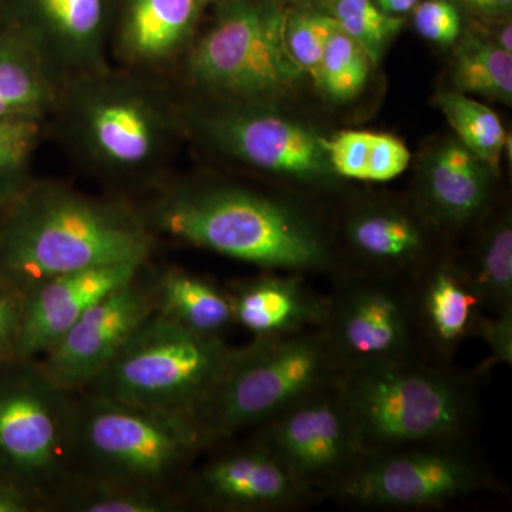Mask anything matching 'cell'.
I'll return each instance as SVG.
<instances>
[{"instance_id": "6da1fadb", "label": "cell", "mask_w": 512, "mask_h": 512, "mask_svg": "<svg viewBox=\"0 0 512 512\" xmlns=\"http://www.w3.org/2000/svg\"><path fill=\"white\" fill-rule=\"evenodd\" d=\"M443 360L389 363L340 373L365 454L471 444L481 417L480 377Z\"/></svg>"}, {"instance_id": "7a4b0ae2", "label": "cell", "mask_w": 512, "mask_h": 512, "mask_svg": "<svg viewBox=\"0 0 512 512\" xmlns=\"http://www.w3.org/2000/svg\"><path fill=\"white\" fill-rule=\"evenodd\" d=\"M168 234L195 247L291 274L338 268L318 221L291 202L239 188H207L173 198L158 211Z\"/></svg>"}, {"instance_id": "3957f363", "label": "cell", "mask_w": 512, "mask_h": 512, "mask_svg": "<svg viewBox=\"0 0 512 512\" xmlns=\"http://www.w3.org/2000/svg\"><path fill=\"white\" fill-rule=\"evenodd\" d=\"M151 237L120 208L63 192L26 198L0 232V282L25 292L93 266L146 261Z\"/></svg>"}, {"instance_id": "277c9868", "label": "cell", "mask_w": 512, "mask_h": 512, "mask_svg": "<svg viewBox=\"0 0 512 512\" xmlns=\"http://www.w3.org/2000/svg\"><path fill=\"white\" fill-rule=\"evenodd\" d=\"M207 448L190 416L93 393L74 400L77 473L174 493Z\"/></svg>"}, {"instance_id": "5b68a950", "label": "cell", "mask_w": 512, "mask_h": 512, "mask_svg": "<svg viewBox=\"0 0 512 512\" xmlns=\"http://www.w3.org/2000/svg\"><path fill=\"white\" fill-rule=\"evenodd\" d=\"M342 373L325 329L255 338L232 349L194 420L208 448L254 430Z\"/></svg>"}, {"instance_id": "8992f818", "label": "cell", "mask_w": 512, "mask_h": 512, "mask_svg": "<svg viewBox=\"0 0 512 512\" xmlns=\"http://www.w3.org/2000/svg\"><path fill=\"white\" fill-rule=\"evenodd\" d=\"M232 349L154 313L83 392L194 419Z\"/></svg>"}, {"instance_id": "52a82bcc", "label": "cell", "mask_w": 512, "mask_h": 512, "mask_svg": "<svg viewBox=\"0 0 512 512\" xmlns=\"http://www.w3.org/2000/svg\"><path fill=\"white\" fill-rule=\"evenodd\" d=\"M74 457V400L36 360L0 366V476L52 507L70 477Z\"/></svg>"}, {"instance_id": "ba28073f", "label": "cell", "mask_w": 512, "mask_h": 512, "mask_svg": "<svg viewBox=\"0 0 512 512\" xmlns=\"http://www.w3.org/2000/svg\"><path fill=\"white\" fill-rule=\"evenodd\" d=\"M498 488L471 444H440L367 454L326 498L357 508L429 510Z\"/></svg>"}, {"instance_id": "9c48e42d", "label": "cell", "mask_w": 512, "mask_h": 512, "mask_svg": "<svg viewBox=\"0 0 512 512\" xmlns=\"http://www.w3.org/2000/svg\"><path fill=\"white\" fill-rule=\"evenodd\" d=\"M285 16L278 0H235L192 53V73L234 96H288L306 73L286 46Z\"/></svg>"}, {"instance_id": "30bf717a", "label": "cell", "mask_w": 512, "mask_h": 512, "mask_svg": "<svg viewBox=\"0 0 512 512\" xmlns=\"http://www.w3.org/2000/svg\"><path fill=\"white\" fill-rule=\"evenodd\" d=\"M338 279L328 295L323 329L342 372L434 359L421 330L413 282L365 271Z\"/></svg>"}, {"instance_id": "8fae6325", "label": "cell", "mask_w": 512, "mask_h": 512, "mask_svg": "<svg viewBox=\"0 0 512 512\" xmlns=\"http://www.w3.org/2000/svg\"><path fill=\"white\" fill-rule=\"evenodd\" d=\"M254 439L316 497L349 476L366 454L357 439L339 377L256 427Z\"/></svg>"}, {"instance_id": "7c38bea8", "label": "cell", "mask_w": 512, "mask_h": 512, "mask_svg": "<svg viewBox=\"0 0 512 512\" xmlns=\"http://www.w3.org/2000/svg\"><path fill=\"white\" fill-rule=\"evenodd\" d=\"M140 274L94 303L36 360L64 392L86 389L156 313L154 282L140 281Z\"/></svg>"}, {"instance_id": "4fadbf2b", "label": "cell", "mask_w": 512, "mask_h": 512, "mask_svg": "<svg viewBox=\"0 0 512 512\" xmlns=\"http://www.w3.org/2000/svg\"><path fill=\"white\" fill-rule=\"evenodd\" d=\"M188 473L187 497L208 510L291 511L318 500L254 437Z\"/></svg>"}, {"instance_id": "5bb4252c", "label": "cell", "mask_w": 512, "mask_h": 512, "mask_svg": "<svg viewBox=\"0 0 512 512\" xmlns=\"http://www.w3.org/2000/svg\"><path fill=\"white\" fill-rule=\"evenodd\" d=\"M212 133L232 154L259 170L313 185L333 177L323 137L282 114L234 111L215 121Z\"/></svg>"}, {"instance_id": "9a60e30c", "label": "cell", "mask_w": 512, "mask_h": 512, "mask_svg": "<svg viewBox=\"0 0 512 512\" xmlns=\"http://www.w3.org/2000/svg\"><path fill=\"white\" fill-rule=\"evenodd\" d=\"M144 262L66 272L26 289L16 359L37 360L45 355L94 303L136 278Z\"/></svg>"}, {"instance_id": "2e32d148", "label": "cell", "mask_w": 512, "mask_h": 512, "mask_svg": "<svg viewBox=\"0 0 512 512\" xmlns=\"http://www.w3.org/2000/svg\"><path fill=\"white\" fill-rule=\"evenodd\" d=\"M433 222L396 205L356 207L343 222V241L362 271L416 282L440 259L431 258Z\"/></svg>"}, {"instance_id": "e0dca14e", "label": "cell", "mask_w": 512, "mask_h": 512, "mask_svg": "<svg viewBox=\"0 0 512 512\" xmlns=\"http://www.w3.org/2000/svg\"><path fill=\"white\" fill-rule=\"evenodd\" d=\"M493 171L458 140L431 151L420 184V211L436 228L461 231L490 207Z\"/></svg>"}, {"instance_id": "ac0fdd59", "label": "cell", "mask_w": 512, "mask_h": 512, "mask_svg": "<svg viewBox=\"0 0 512 512\" xmlns=\"http://www.w3.org/2000/svg\"><path fill=\"white\" fill-rule=\"evenodd\" d=\"M228 293L235 325L255 338L323 328L328 319V296L309 288L299 274H266Z\"/></svg>"}, {"instance_id": "d6986e66", "label": "cell", "mask_w": 512, "mask_h": 512, "mask_svg": "<svg viewBox=\"0 0 512 512\" xmlns=\"http://www.w3.org/2000/svg\"><path fill=\"white\" fill-rule=\"evenodd\" d=\"M424 339L434 359L448 362L458 346L473 336L480 299L456 262L441 258L413 282Z\"/></svg>"}, {"instance_id": "ffe728a7", "label": "cell", "mask_w": 512, "mask_h": 512, "mask_svg": "<svg viewBox=\"0 0 512 512\" xmlns=\"http://www.w3.org/2000/svg\"><path fill=\"white\" fill-rule=\"evenodd\" d=\"M156 313L200 333L222 338L235 325L231 296L200 276L170 271L154 282Z\"/></svg>"}, {"instance_id": "44dd1931", "label": "cell", "mask_w": 512, "mask_h": 512, "mask_svg": "<svg viewBox=\"0 0 512 512\" xmlns=\"http://www.w3.org/2000/svg\"><path fill=\"white\" fill-rule=\"evenodd\" d=\"M323 147L333 175L372 183L399 177L412 158L399 137L373 131H340L330 138L323 137Z\"/></svg>"}, {"instance_id": "7402d4cb", "label": "cell", "mask_w": 512, "mask_h": 512, "mask_svg": "<svg viewBox=\"0 0 512 512\" xmlns=\"http://www.w3.org/2000/svg\"><path fill=\"white\" fill-rule=\"evenodd\" d=\"M94 147L111 163H143L156 144V126L144 104L128 97L100 101L90 111Z\"/></svg>"}, {"instance_id": "603a6c76", "label": "cell", "mask_w": 512, "mask_h": 512, "mask_svg": "<svg viewBox=\"0 0 512 512\" xmlns=\"http://www.w3.org/2000/svg\"><path fill=\"white\" fill-rule=\"evenodd\" d=\"M184 503L174 493L74 473L52 507L73 512H173Z\"/></svg>"}, {"instance_id": "cb8c5ba5", "label": "cell", "mask_w": 512, "mask_h": 512, "mask_svg": "<svg viewBox=\"0 0 512 512\" xmlns=\"http://www.w3.org/2000/svg\"><path fill=\"white\" fill-rule=\"evenodd\" d=\"M460 266L484 313L512 309V224L503 214L485 229L473 261Z\"/></svg>"}, {"instance_id": "d4e9b609", "label": "cell", "mask_w": 512, "mask_h": 512, "mask_svg": "<svg viewBox=\"0 0 512 512\" xmlns=\"http://www.w3.org/2000/svg\"><path fill=\"white\" fill-rule=\"evenodd\" d=\"M201 0H133L127 23L128 46L138 56L171 52L190 33Z\"/></svg>"}, {"instance_id": "484cf974", "label": "cell", "mask_w": 512, "mask_h": 512, "mask_svg": "<svg viewBox=\"0 0 512 512\" xmlns=\"http://www.w3.org/2000/svg\"><path fill=\"white\" fill-rule=\"evenodd\" d=\"M454 52V84L461 93L512 103V53L488 37L468 32Z\"/></svg>"}, {"instance_id": "4316f807", "label": "cell", "mask_w": 512, "mask_h": 512, "mask_svg": "<svg viewBox=\"0 0 512 512\" xmlns=\"http://www.w3.org/2000/svg\"><path fill=\"white\" fill-rule=\"evenodd\" d=\"M436 101L457 140L497 173L508 141L497 113L461 92H441Z\"/></svg>"}, {"instance_id": "83f0119b", "label": "cell", "mask_w": 512, "mask_h": 512, "mask_svg": "<svg viewBox=\"0 0 512 512\" xmlns=\"http://www.w3.org/2000/svg\"><path fill=\"white\" fill-rule=\"evenodd\" d=\"M372 64L363 47L336 26L312 79L328 99L345 103L363 92Z\"/></svg>"}, {"instance_id": "f1b7e54d", "label": "cell", "mask_w": 512, "mask_h": 512, "mask_svg": "<svg viewBox=\"0 0 512 512\" xmlns=\"http://www.w3.org/2000/svg\"><path fill=\"white\" fill-rule=\"evenodd\" d=\"M340 29L363 47L373 64L403 28V18L384 13L375 0H333L328 10Z\"/></svg>"}, {"instance_id": "f546056e", "label": "cell", "mask_w": 512, "mask_h": 512, "mask_svg": "<svg viewBox=\"0 0 512 512\" xmlns=\"http://www.w3.org/2000/svg\"><path fill=\"white\" fill-rule=\"evenodd\" d=\"M336 26V20L322 10L309 6L286 10V46L306 76H315Z\"/></svg>"}, {"instance_id": "4dcf8cb0", "label": "cell", "mask_w": 512, "mask_h": 512, "mask_svg": "<svg viewBox=\"0 0 512 512\" xmlns=\"http://www.w3.org/2000/svg\"><path fill=\"white\" fill-rule=\"evenodd\" d=\"M42 99V86L30 64L15 50L0 47V119L26 113Z\"/></svg>"}, {"instance_id": "1f68e13d", "label": "cell", "mask_w": 512, "mask_h": 512, "mask_svg": "<svg viewBox=\"0 0 512 512\" xmlns=\"http://www.w3.org/2000/svg\"><path fill=\"white\" fill-rule=\"evenodd\" d=\"M43 18L67 43L92 42L103 19V0H37Z\"/></svg>"}, {"instance_id": "d6a6232c", "label": "cell", "mask_w": 512, "mask_h": 512, "mask_svg": "<svg viewBox=\"0 0 512 512\" xmlns=\"http://www.w3.org/2000/svg\"><path fill=\"white\" fill-rule=\"evenodd\" d=\"M414 28L437 45H454L463 32L460 10L453 0H424L413 9Z\"/></svg>"}, {"instance_id": "836d02e7", "label": "cell", "mask_w": 512, "mask_h": 512, "mask_svg": "<svg viewBox=\"0 0 512 512\" xmlns=\"http://www.w3.org/2000/svg\"><path fill=\"white\" fill-rule=\"evenodd\" d=\"M36 126L20 117L0 119V180L19 170L35 140Z\"/></svg>"}, {"instance_id": "e575fe53", "label": "cell", "mask_w": 512, "mask_h": 512, "mask_svg": "<svg viewBox=\"0 0 512 512\" xmlns=\"http://www.w3.org/2000/svg\"><path fill=\"white\" fill-rule=\"evenodd\" d=\"M25 292L0 282V366L16 359Z\"/></svg>"}, {"instance_id": "d590c367", "label": "cell", "mask_w": 512, "mask_h": 512, "mask_svg": "<svg viewBox=\"0 0 512 512\" xmlns=\"http://www.w3.org/2000/svg\"><path fill=\"white\" fill-rule=\"evenodd\" d=\"M473 336H480L490 349L491 365L512 363V309L498 313L481 312Z\"/></svg>"}, {"instance_id": "8d00e7d4", "label": "cell", "mask_w": 512, "mask_h": 512, "mask_svg": "<svg viewBox=\"0 0 512 512\" xmlns=\"http://www.w3.org/2000/svg\"><path fill=\"white\" fill-rule=\"evenodd\" d=\"M45 507V503L39 497L22 485L0 476V512H32L43 510Z\"/></svg>"}, {"instance_id": "74e56055", "label": "cell", "mask_w": 512, "mask_h": 512, "mask_svg": "<svg viewBox=\"0 0 512 512\" xmlns=\"http://www.w3.org/2000/svg\"><path fill=\"white\" fill-rule=\"evenodd\" d=\"M473 15L484 19H503L510 15L512 0H456Z\"/></svg>"}, {"instance_id": "f35d334b", "label": "cell", "mask_w": 512, "mask_h": 512, "mask_svg": "<svg viewBox=\"0 0 512 512\" xmlns=\"http://www.w3.org/2000/svg\"><path fill=\"white\" fill-rule=\"evenodd\" d=\"M420 0H375L377 6L387 15L400 16L412 12Z\"/></svg>"}, {"instance_id": "ab89813d", "label": "cell", "mask_w": 512, "mask_h": 512, "mask_svg": "<svg viewBox=\"0 0 512 512\" xmlns=\"http://www.w3.org/2000/svg\"><path fill=\"white\" fill-rule=\"evenodd\" d=\"M500 47H503L507 52L512 53V26L511 22H505L498 32L495 33V39H491Z\"/></svg>"}, {"instance_id": "60d3db41", "label": "cell", "mask_w": 512, "mask_h": 512, "mask_svg": "<svg viewBox=\"0 0 512 512\" xmlns=\"http://www.w3.org/2000/svg\"><path fill=\"white\" fill-rule=\"evenodd\" d=\"M298 2L303 3L305 6H309V8L322 10V12L328 13L333 0H298Z\"/></svg>"}]
</instances>
